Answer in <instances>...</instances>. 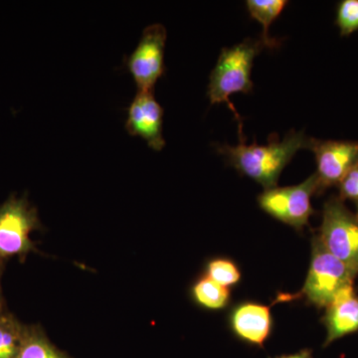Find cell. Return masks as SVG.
Listing matches in <instances>:
<instances>
[{
  "mask_svg": "<svg viewBox=\"0 0 358 358\" xmlns=\"http://www.w3.org/2000/svg\"><path fill=\"white\" fill-rule=\"evenodd\" d=\"M310 143V138L303 131H291L282 141L272 138L267 145H260L256 141L246 145L245 141H240L237 145H220L217 150L238 173L253 179L268 190L277 187L285 167L299 150L308 148Z\"/></svg>",
  "mask_w": 358,
  "mask_h": 358,
  "instance_id": "cell-1",
  "label": "cell"
},
{
  "mask_svg": "<svg viewBox=\"0 0 358 358\" xmlns=\"http://www.w3.org/2000/svg\"><path fill=\"white\" fill-rule=\"evenodd\" d=\"M268 47L262 38L245 39L241 43L224 48L209 78L208 95L212 105L225 103L239 122L240 141H245L239 113L229 100L234 94H248L253 89L251 71L255 57Z\"/></svg>",
  "mask_w": 358,
  "mask_h": 358,
  "instance_id": "cell-2",
  "label": "cell"
},
{
  "mask_svg": "<svg viewBox=\"0 0 358 358\" xmlns=\"http://www.w3.org/2000/svg\"><path fill=\"white\" fill-rule=\"evenodd\" d=\"M42 228L36 207L25 195L9 196L0 206V263L13 257L24 262L29 254L39 253L31 234Z\"/></svg>",
  "mask_w": 358,
  "mask_h": 358,
  "instance_id": "cell-3",
  "label": "cell"
},
{
  "mask_svg": "<svg viewBox=\"0 0 358 358\" xmlns=\"http://www.w3.org/2000/svg\"><path fill=\"white\" fill-rule=\"evenodd\" d=\"M357 274L313 237L312 260L303 294L317 308H327L341 289L353 285Z\"/></svg>",
  "mask_w": 358,
  "mask_h": 358,
  "instance_id": "cell-4",
  "label": "cell"
},
{
  "mask_svg": "<svg viewBox=\"0 0 358 358\" xmlns=\"http://www.w3.org/2000/svg\"><path fill=\"white\" fill-rule=\"evenodd\" d=\"M317 237L329 253L358 274V218L341 200L324 205Z\"/></svg>",
  "mask_w": 358,
  "mask_h": 358,
  "instance_id": "cell-5",
  "label": "cell"
},
{
  "mask_svg": "<svg viewBox=\"0 0 358 358\" xmlns=\"http://www.w3.org/2000/svg\"><path fill=\"white\" fill-rule=\"evenodd\" d=\"M317 192L319 180L313 173L300 185L265 190L258 197V202L268 215L296 229H301L313 213L312 196Z\"/></svg>",
  "mask_w": 358,
  "mask_h": 358,
  "instance_id": "cell-6",
  "label": "cell"
},
{
  "mask_svg": "<svg viewBox=\"0 0 358 358\" xmlns=\"http://www.w3.org/2000/svg\"><path fill=\"white\" fill-rule=\"evenodd\" d=\"M166 37L164 25H148L143 30L138 46L127 59V67L138 91H152L157 80L164 75Z\"/></svg>",
  "mask_w": 358,
  "mask_h": 358,
  "instance_id": "cell-7",
  "label": "cell"
},
{
  "mask_svg": "<svg viewBox=\"0 0 358 358\" xmlns=\"http://www.w3.org/2000/svg\"><path fill=\"white\" fill-rule=\"evenodd\" d=\"M310 150L317 162L319 190L339 185L353 169L358 166L357 141H317L310 138Z\"/></svg>",
  "mask_w": 358,
  "mask_h": 358,
  "instance_id": "cell-8",
  "label": "cell"
},
{
  "mask_svg": "<svg viewBox=\"0 0 358 358\" xmlns=\"http://www.w3.org/2000/svg\"><path fill=\"white\" fill-rule=\"evenodd\" d=\"M162 119L164 110L152 91H138L129 105L126 129L129 134L141 136L148 147L159 152L166 145Z\"/></svg>",
  "mask_w": 358,
  "mask_h": 358,
  "instance_id": "cell-9",
  "label": "cell"
},
{
  "mask_svg": "<svg viewBox=\"0 0 358 358\" xmlns=\"http://www.w3.org/2000/svg\"><path fill=\"white\" fill-rule=\"evenodd\" d=\"M229 322L238 338L258 348H263L272 331L270 307L261 303H240L230 313Z\"/></svg>",
  "mask_w": 358,
  "mask_h": 358,
  "instance_id": "cell-10",
  "label": "cell"
},
{
  "mask_svg": "<svg viewBox=\"0 0 358 358\" xmlns=\"http://www.w3.org/2000/svg\"><path fill=\"white\" fill-rule=\"evenodd\" d=\"M324 322L327 327L324 346L358 331V296L355 293L353 285L336 294L327 307Z\"/></svg>",
  "mask_w": 358,
  "mask_h": 358,
  "instance_id": "cell-11",
  "label": "cell"
},
{
  "mask_svg": "<svg viewBox=\"0 0 358 358\" xmlns=\"http://www.w3.org/2000/svg\"><path fill=\"white\" fill-rule=\"evenodd\" d=\"M17 358H72L58 350L39 324H25Z\"/></svg>",
  "mask_w": 358,
  "mask_h": 358,
  "instance_id": "cell-12",
  "label": "cell"
},
{
  "mask_svg": "<svg viewBox=\"0 0 358 358\" xmlns=\"http://www.w3.org/2000/svg\"><path fill=\"white\" fill-rule=\"evenodd\" d=\"M192 298L197 306L206 310H222L229 303L230 289L204 275L193 284Z\"/></svg>",
  "mask_w": 358,
  "mask_h": 358,
  "instance_id": "cell-13",
  "label": "cell"
},
{
  "mask_svg": "<svg viewBox=\"0 0 358 358\" xmlns=\"http://www.w3.org/2000/svg\"><path fill=\"white\" fill-rule=\"evenodd\" d=\"M287 6L288 1L286 0H248L246 2L251 17L263 26V35L261 38L268 44V48L278 46V42L268 36V28L281 15Z\"/></svg>",
  "mask_w": 358,
  "mask_h": 358,
  "instance_id": "cell-14",
  "label": "cell"
},
{
  "mask_svg": "<svg viewBox=\"0 0 358 358\" xmlns=\"http://www.w3.org/2000/svg\"><path fill=\"white\" fill-rule=\"evenodd\" d=\"M24 331L25 324L9 310L0 319V358H17Z\"/></svg>",
  "mask_w": 358,
  "mask_h": 358,
  "instance_id": "cell-15",
  "label": "cell"
},
{
  "mask_svg": "<svg viewBox=\"0 0 358 358\" xmlns=\"http://www.w3.org/2000/svg\"><path fill=\"white\" fill-rule=\"evenodd\" d=\"M207 277L221 286L229 288L234 286L241 279V273L236 264L228 259H213L206 266Z\"/></svg>",
  "mask_w": 358,
  "mask_h": 358,
  "instance_id": "cell-16",
  "label": "cell"
},
{
  "mask_svg": "<svg viewBox=\"0 0 358 358\" xmlns=\"http://www.w3.org/2000/svg\"><path fill=\"white\" fill-rule=\"evenodd\" d=\"M336 24L343 36L358 29V0H345L338 6Z\"/></svg>",
  "mask_w": 358,
  "mask_h": 358,
  "instance_id": "cell-17",
  "label": "cell"
},
{
  "mask_svg": "<svg viewBox=\"0 0 358 358\" xmlns=\"http://www.w3.org/2000/svg\"><path fill=\"white\" fill-rule=\"evenodd\" d=\"M341 194L343 199L358 202V166L353 169L339 183Z\"/></svg>",
  "mask_w": 358,
  "mask_h": 358,
  "instance_id": "cell-18",
  "label": "cell"
},
{
  "mask_svg": "<svg viewBox=\"0 0 358 358\" xmlns=\"http://www.w3.org/2000/svg\"><path fill=\"white\" fill-rule=\"evenodd\" d=\"M6 263H0V319L8 312L6 308V301H4L3 293H2L1 286L2 275H3L4 270H6Z\"/></svg>",
  "mask_w": 358,
  "mask_h": 358,
  "instance_id": "cell-19",
  "label": "cell"
},
{
  "mask_svg": "<svg viewBox=\"0 0 358 358\" xmlns=\"http://www.w3.org/2000/svg\"><path fill=\"white\" fill-rule=\"evenodd\" d=\"M274 358H313V355L310 350H303L293 355H280Z\"/></svg>",
  "mask_w": 358,
  "mask_h": 358,
  "instance_id": "cell-20",
  "label": "cell"
},
{
  "mask_svg": "<svg viewBox=\"0 0 358 358\" xmlns=\"http://www.w3.org/2000/svg\"><path fill=\"white\" fill-rule=\"evenodd\" d=\"M357 218H358V207H357Z\"/></svg>",
  "mask_w": 358,
  "mask_h": 358,
  "instance_id": "cell-21",
  "label": "cell"
}]
</instances>
